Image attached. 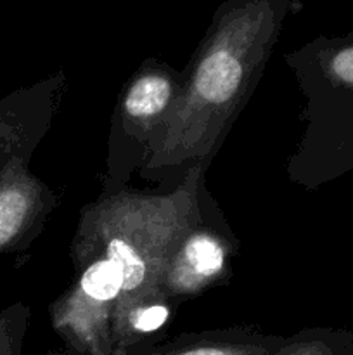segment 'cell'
<instances>
[{
	"label": "cell",
	"instance_id": "1",
	"mask_svg": "<svg viewBox=\"0 0 353 355\" xmlns=\"http://www.w3.org/2000/svg\"><path fill=\"white\" fill-rule=\"evenodd\" d=\"M291 0H225L189 64V76L149 141L147 166L211 158L258 80Z\"/></svg>",
	"mask_w": 353,
	"mask_h": 355
},
{
	"label": "cell",
	"instance_id": "2",
	"mask_svg": "<svg viewBox=\"0 0 353 355\" xmlns=\"http://www.w3.org/2000/svg\"><path fill=\"white\" fill-rule=\"evenodd\" d=\"M172 194L116 193L104 196L83 220L78 259L106 257L123 276V290L114 315L151 298H166L161 279L176 243L194 225L196 177ZM168 300V298H166Z\"/></svg>",
	"mask_w": 353,
	"mask_h": 355
},
{
	"label": "cell",
	"instance_id": "3",
	"mask_svg": "<svg viewBox=\"0 0 353 355\" xmlns=\"http://www.w3.org/2000/svg\"><path fill=\"white\" fill-rule=\"evenodd\" d=\"M83 262L75 286L52 305V324L76 355H113V319L123 276L106 257Z\"/></svg>",
	"mask_w": 353,
	"mask_h": 355
},
{
	"label": "cell",
	"instance_id": "4",
	"mask_svg": "<svg viewBox=\"0 0 353 355\" xmlns=\"http://www.w3.org/2000/svg\"><path fill=\"white\" fill-rule=\"evenodd\" d=\"M230 246L218 232L196 224L170 255L161 279L166 298H189L217 283L227 269Z\"/></svg>",
	"mask_w": 353,
	"mask_h": 355
},
{
	"label": "cell",
	"instance_id": "5",
	"mask_svg": "<svg viewBox=\"0 0 353 355\" xmlns=\"http://www.w3.org/2000/svg\"><path fill=\"white\" fill-rule=\"evenodd\" d=\"M44 208V187L23 159L10 156L0 168V253L16 248Z\"/></svg>",
	"mask_w": 353,
	"mask_h": 355
},
{
	"label": "cell",
	"instance_id": "6",
	"mask_svg": "<svg viewBox=\"0 0 353 355\" xmlns=\"http://www.w3.org/2000/svg\"><path fill=\"white\" fill-rule=\"evenodd\" d=\"M179 90L180 83L175 82L166 66L145 64L138 69L123 96L121 111L125 123L138 132L154 134L172 110Z\"/></svg>",
	"mask_w": 353,
	"mask_h": 355
},
{
	"label": "cell",
	"instance_id": "7",
	"mask_svg": "<svg viewBox=\"0 0 353 355\" xmlns=\"http://www.w3.org/2000/svg\"><path fill=\"white\" fill-rule=\"evenodd\" d=\"M324 80L325 92L339 107L353 113V33L345 37H318L300 52Z\"/></svg>",
	"mask_w": 353,
	"mask_h": 355
},
{
	"label": "cell",
	"instance_id": "8",
	"mask_svg": "<svg viewBox=\"0 0 353 355\" xmlns=\"http://www.w3.org/2000/svg\"><path fill=\"white\" fill-rule=\"evenodd\" d=\"M284 338L253 335L246 331H221L189 336L165 347L138 350L134 355H270Z\"/></svg>",
	"mask_w": 353,
	"mask_h": 355
},
{
	"label": "cell",
	"instance_id": "9",
	"mask_svg": "<svg viewBox=\"0 0 353 355\" xmlns=\"http://www.w3.org/2000/svg\"><path fill=\"white\" fill-rule=\"evenodd\" d=\"M270 355H353V335L341 329H310L287 338Z\"/></svg>",
	"mask_w": 353,
	"mask_h": 355
},
{
	"label": "cell",
	"instance_id": "10",
	"mask_svg": "<svg viewBox=\"0 0 353 355\" xmlns=\"http://www.w3.org/2000/svg\"><path fill=\"white\" fill-rule=\"evenodd\" d=\"M16 329L12 326V318L2 315L0 321V355H17Z\"/></svg>",
	"mask_w": 353,
	"mask_h": 355
},
{
	"label": "cell",
	"instance_id": "11",
	"mask_svg": "<svg viewBox=\"0 0 353 355\" xmlns=\"http://www.w3.org/2000/svg\"><path fill=\"white\" fill-rule=\"evenodd\" d=\"M2 315H3V312H2V314H0V321H2Z\"/></svg>",
	"mask_w": 353,
	"mask_h": 355
}]
</instances>
